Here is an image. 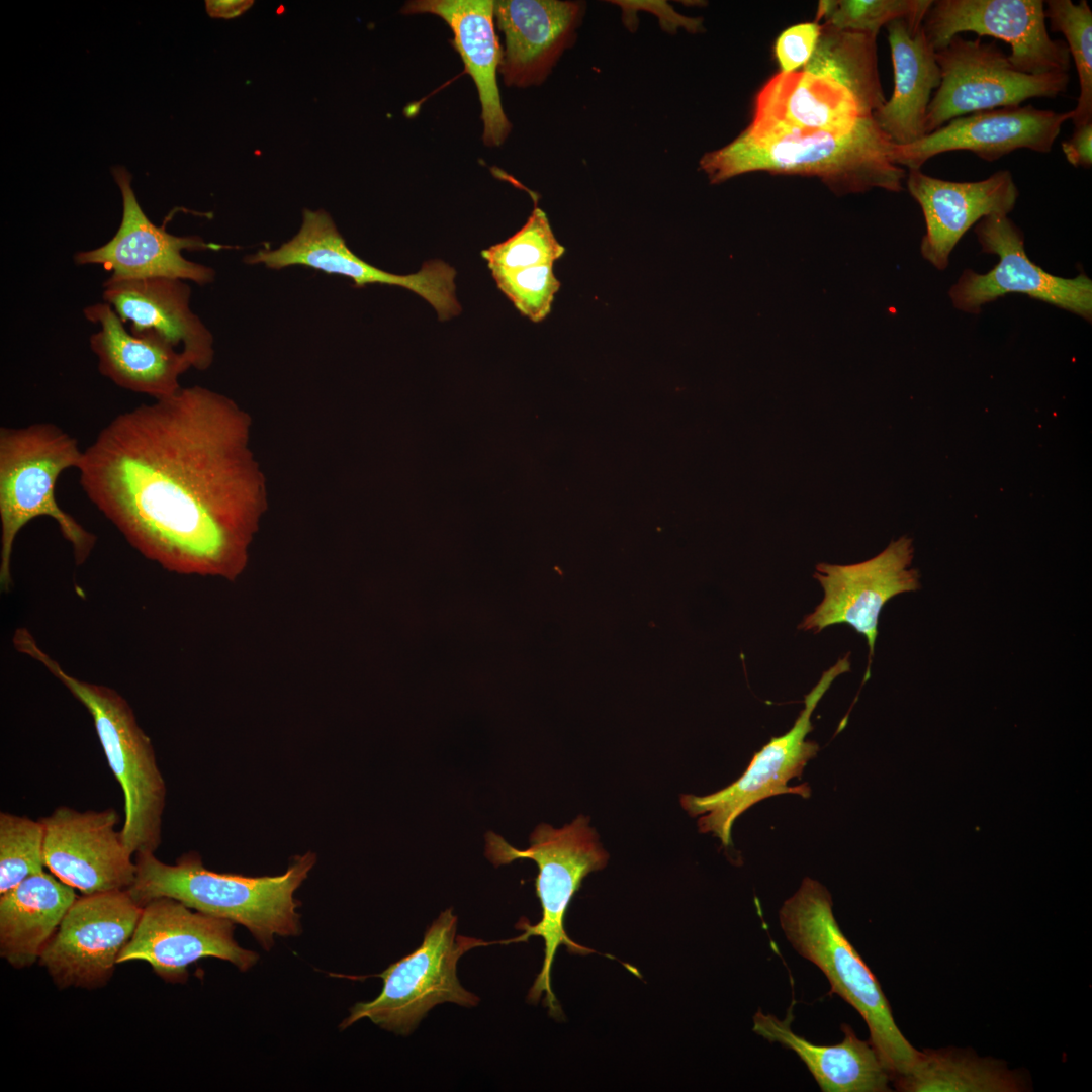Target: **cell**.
Masks as SVG:
<instances>
[{
  "instance_id": "cell-1",
  "label": "cell",
  "mask_w": 1092,
  "mask_h": 1092,
  "mask_svg": "<svg viewBox=\"0 0 1092 1092\" xmlns=\"http://www.w3.org/2000/svg\"><path fill=\"white\" fill-rule=\"evenodd\" d=\"M252 418L194 385L120 413L83 450L87 498L145 558L235 580L268 508Z\"/></svg>"
},
{
  "instance_id": "cell-2",
  "label": "cell",
  "mask_w": 1092,
  "mask_h": 1092,
  "mask_svg": "<svg viewBox=\"0 0 1092 1092\" xmlns=\"http://www.w3.org/2000/svg\"><path fill=\"white\" fill-rule=\"evenodd\" d=\"M894 143L872 118L849 132L750 124L700 168L711 183L764 171L819 178L837 194L903 190L905 170L892 160Z\"/></svg>"
},
{
  "instance_id": "cell-3",
  "label": "cell",
  "mask_w": 1092,
  "mask_h": 1092,
  "mask_svg": "<svg viewBox=\"0 0 1092 1092\" xmlns=\"http://www.w3.org/2000/svg\"><path fill=\"white\" fill-rule=\"evenodd\" d=\"M316 862L308 851L294 856L277 876L248 877L206 869L197 852H187L168 864L154 852L135 854V878L127 889L142 907L153 899L169 897L189 908L245 926L267 951L274 936L301 932L300 902L294 892Z\"/></svg>"
},
{
  "instance_id": "cell-4",
  "label": "cell",
  "mask_w": 1092,
  "mask_h": 1092,
  "mask_svg": "<svg viewBox=\"0 0 1092 1092\" xmlns=\"http://www.w3.org/2000/svg\"><path fill=\"white\" fill-rule=\"evenodd\" d=\"M12 644L18 652L40 662L87 709L123 792L122 840L132 854L155 853L161 843L167 787L151 738L139 725L128 702L111 688L69 674L25 627L14 631Z\"/></svg>"
},
{
  "instance_id": "cell-5",
  "label": "cell",
  "mask_w": 1092,
  "mask_h": 1092,
  "mask_svg": "<svg viewBox=\"0 0 1092 1092\" xmlns=\"http://www.w3.org/2000/svg\"><path fill=\"white\" fill-rule=\"evenodd\" d=\"M785 936L794 949L817 966L837 994L863 1018L870 1041L892 1080L909 1072L918 1055L897 1026L879 981L840 929L832 898L818 881L806 877L779 911Z\"/></svg>"
},
{
  "instance_id": "cell-6",
  "label": "cell",
  "mask_w": 1092,
  "mask_h": 1092,
  "mask_svg": "<svg viewBox=\"0 0 1092 1092\" xmlns=\"http://www.w3.org/2000/svg\"><path fill=\"white\" fill-rule=\"evenodd\" d=\"M83 455L75 437L53 423L0 428V588L12 586L15 538L31 520L54 519L72 546L75 564L90 557L96 536L57 503L55 487L63 471L78 468Z\"/></svg>"
},
{
  "instance_id": "cell-7",
  "label": "cell",
  "mask_w": 1092,
  "mask_h": 1092,
  "mask_svg": "<svg viewBox=\"0 0 1092 1092\" xmlns=\"http://www.w3.org/2000/svg\"><path fill=\"white\" fill-rule=\"evenodd\" d=\"M588 822L587 817L579 815L570 824L558 829L541 824L531 834L530 846L526 849L513 847L493 832L485 835V856L495 867L524 858L538 866L535 886L542 907L541 920L534 925L522 920L523 923H519L517 928L524 930V933L513 940L523 942L531 936L543 938L544 961L529 991L528 1000L537 1002L545 993L546 1006L555 1018L562 1014L551 989V969L557 948L563 944L572 953L586 954L593 951L568 937L564 917L583 879L589 873L605 868L609 857Z\"/></svg>"
},
{
  "instance_id": "cell-8",
  "label": "cell",
  "mask_w": 1092,
  "mask_h": 1092,
  "mask_svg": "<svg viewBox=\"0 0 1092 1092\" xmlns=\"http://www.w3.org/2000/svg\"><path fill=\"white\" fill-rule=\"evenodd\" d=\"M456 931L457 917L452 909L441 912L421 945L378 975L383 980L380 994L352 1006L340 1029L367 1018L383 1029L406 1035L438 1004L476 1006L479 998L464 989L457 978V962L470 949L491 942Z\"/></svg>"
},
{
  "instance_id": "cell-9",
  "label": "cell",
  "mask_w": 1092,
  "mask_h": 1092,
  "mask_svg": "<svg viewBox=\"0 0 1092 1092\" xmlns=\"http://www.w3.org/2000/svg\"><path fill=\"white\" fill-rule=\"evenodd\" d=\"M850 670L849 653L825 670L819 681L805 696L804 708L793 727L785 734L772 737L754 753L748 767L731 785L706 796L682 795L680 804L698 820L702 833H713L724 846L732 843L731 830L734 821L756 803L783 794L808 798L811 789L807 784L790 787L788 782L800 778L807 762L817 755L819 745L806 740L813 730L812 714L837 676Z\"/></svg>"
},
{
  "instance_id": "cell-10",
  "label": "cell",
  "mask_w": 1092,
  "mask_h": 1092,
  "mask_svg": "<svg viewBox=\"0 0 1092 1092\" xmlns=\"http://www.w3.org/2000/svg\"><path fill=\"white\" fill-rule=\"evenodd\" d=\"M940 84L927 107L925 135L970 113L1017 106L1034 97L1067 91L1069 73L1031 75L1018 71L996 41L953 36L935 51Z\"/></svg>"
},
{
  "instance_id": "cell-11",
  "label": "cell",
  "mask_w": 1092,
  "mask_h": 1092,
  "mask_svg": "<svg viewBox=\"0 0 1092 1092\" xmlns=\"http://www.w3.org/2000/svg\"><path fill=\"white\" fill-rule=\"evenodd\" d=\"M975 234L982 251L994 254L998 262L987 273L965 270L949 289L953 306L967 313H979L983 305L1008 293H1022L1092 320V281L1085 274L1063 278L1033 263L1024 248L1021 230L1007 216L992 214L980 219Z\"/></svg>"
},
{
  "instance_id": "cell-12",
  "label": "cell",
  "mask_w": 1092,
  "mask_h": 1092,
  "mask_svg": "<svg viewBox=\"0 0 1092 1092\" xmlns=\"http://www.w3.org/2000/svg\"><path fill=\"white\" fill-rule=\"evenodd\" d=\"M142 911L127 889L77 897L43 948L40 965L59 988L104 985Z\"/></svg>"
},
{
  "instance_id": "cell-13",
  "label": "cell",
  "mask_w": 1092,
  "mask_h": 1092,
  "mask_svg": "<svg viewBox=\"0 0 1092 1092\" xmlns=\"http://www.w3.org/2000/svg\"><path fill=\"white\" fill-rule=\"evenodd\" d=\"M922 27L935 51L961 32L971 31L1009 44L1008 58L1022 73H1068L1071 67L1066 42L1049 35L1041 0H937Z\"/></svg>"
},
{
  "instance_id": "cell-14",
  "label": "cell",
  "mask_w": 1092,
  "mask_h": 1092,
  "mask_svg": "<svg viewBox=\"0 0 1092 1092\" xmlns=\"http://www.w3.org/2000/svg\"><path fill=\"white\" fill-rule=\"evenodd\" d=\"M912 558L911 540L901 537L879 555L860 563L818 564L813 577L822 586L824 597L798 628L819 633L829 626L846 624L863 635L869 647L866 682L871 675L883 607L899 594L920 588L919 574L910 567Z\"/></svg>"
},
{
  "instance_id": "cell-15",
  "label": "cell",
  "mask_w": 1092,
  "mask_h": 1092,
  "mask_svg": "<svg viewBox=\"0 0 1092 1092\" xmlns=\"http://www.w3.org/2000/svg\"><path fill=\"white\" fill-rule=\"evenodd\" d=\"M192 910L169 897L148 902L118 964L145 961L165 981L182 983L188 977L187 968L201 959L228 961L242 972L257 963L258 953L235 940L236 923Z\"/></svg>"
},
{
  "instance_id": "cell-16",
  "label": "cell",
  "mask_w": 1092,
  "mask_h": 1092,
  "mask_svg": "<svg viewBox=\"0 0 1092 1092\" xmlns=\"http://www.w3.org/2000/svg\"><path fill=\"white\" fill-rule=\"evenodd\" d=\"M112 174L122 196V218L115 235L105 244L79 251L77 265H99L110 272L109 280L164 277L206 285L214 281L215 270L186 259L183 251L221 250L222 245L205 242L198 236H175L152 222L140 206L131 187V176L123 167Z\"/></svg>"
},
{
  "instance_id": "cell-17",
  "label": "cell",
  "mask_w": 1092,
  "mask_h": 1092,
  "mask_svg": "<svg viewBox=\"0 0 1092 1092\" xmlns=\"http://www.w3.org/2000/svg\"><path fill=\"white\" fill-rule=\"evenodd\" d=\"M244 261L274 270L305 266L345 276L355 287L400 286L423 297L434 309L444 307L453 291L452 271L441 260L426 262L420 271L407 275L393 274L365 262L351 251L331 215L323 209H304L301 226L290 240L275 249H260L247 255Z\"/></svg>"
},
{
  "instance_id": "cell-18",
  "label": "cell",
  "mask_w": 1092,
  "mask_h": 1092,
  "mask_svg": "<svg viewBox=\"0 0 1092 1092\" xmlns=\"http://www.w3.org/2000/svg\"><path fill=\"white\" fill-rule=\"evenodd\" d=\"M118 819L113 808H56L40 818L46 868L83 895L128 889L136 866L120 830L115 829Z\"/></svg>"
},
{
  "instance_id": "cell-19",
  "label": "cell",
  "mask_w": 1092,
  "mask_h": 1092,
  "mask_svg": "<svg viewBox=\"0 0 1092 1092\" xmlns=\"http://www.w3.org/2000/svg\"><path fill=\"white\" fill-rule=\"evenodd\" d=\"M1067 120L1070 111L1030 104L978 111L951 119L911 144H894L891 156L900 167L920 169L932 157L952 151H969L989 162L1019 149L1049 153Z\"/></svg>"
},
{
  "instance_id": "cell-20",
  "label": "cell",
  "mask_w": 1092,
  "mask_h": 1092,
  "mask_svg": "<svg viewBox=\"0 0 1092 1092\" xmlns=\"http://www.w3.org/2000/svg\"><path fill=\"white\" fill-rule=\"evenodd\" d=\"M907 188L920 205L926 233L921 254L938 270H944L963 235L985 216L1007 215L1019 192L1011 173L1002 170L973 182H956L909 169Z\"/></svg>"
},
{
  "instance_id": "cell-21",
  "label": "cell",
  "mask_w": 1092,
  "mask_h": 1092,
  "mask_svg": "<svg viewBox=\"0 0 1092 1092\" xmlns=\"http://www.w3.org/2000/svg\"><path fill=\"white\" fill-rule=\"evenodd\" d=\"M84 316L99 326L89 338L99 372L115 385L162 399L182 386L179 377L192 368L188 357L152 332L132 333L106 302L86 306Z\"/></svg>"
},
{
  "instance_id": "cell-22",
  "label": "cell",
  "mask_w": 1092,
  "mask_h": 1092,
  "mask_svg": "<svg viewBox=\"0 0 1092 1092\" xmlns=\"http://www.w3.org/2000/svg\"><path fill=\"white\" fill-rule=\"evenodd\" d=\"M102 298L124 324H130V332L157 334L182 351L192 368L204 371L213 363L214 339L190 307L191 288L186 281L164 277L106 279Z\"/></svg>"
},
{
  "instance_id": "cell-23",
  "label": "cell",
  "mask_w": 1092,
  "mask_h": 1092,
  "mask_svg": "<svg viewBox=\"0 0 1092 1092\" xmlns=\"http://www.w3.org/2000/svg\"><path fill=\"white\" fill-rule=\"evenodd\" d=\"M582 5L557 0L494 1L505 36L499 72L507 86L538 85L575 38Z\"/></svg>"
},
{
  "instance_id": "cell-24",
  "label": "cell",
  "mask_w": 1092,
  "mask_h": 1092,
  "mask_svg": "<svg viewBox=\"0 0 1092 1092\" xmlns=\"http://www.w3.org/2000/svg\"><path fill=\"white\" fill-rule=\"evenodd\" d=\"M404 14L429 13L451 28L453 46L477 88L483 121V142L500 146L511 130L499 96L496 72L503 52L494 30V1L416 0L402 8Z\"/></svg>"
},
{
  "instance_id": "cell-25",
  "label": "cell",
  "mask_w": 1092,
  "mask_h": 1092,
  "mask_svg": "<svg viewBox=\"0 0 1092 1092\" xmlns=\"http://www.w3.org/2000/svg\"><path fill=\"white\" fill-rule=\"evenodd\" d=\"M874 114L834 81L803 70L778 73L759 90L753 123L849 132Z\"/></svg>"
},
{
  "instance_id": "cell-26",
  "label": "cell",
  "mask_w": 1092,
  "mask_h": 1092,
  "mask_svg": "<svg viewBox=\"0 0 1092 1092\" xmlns=\"http://www.w3.org/2000/svg\"><path fill=\"white\" fill-rule=\"evenodd\" d=\"M793 1019L792 1008L783 1020L758 1010L753 1016V1031L795 1052L823 1092L891 1091V1074L870 1039H859L844 1023L839 1043L815 1044L792 1030Z\"/></svg>"
},
{
  "instance_id": "cell-27",
  "label": "cell",
  "mask_w": 1092,
  "mask_h": 1092,
  "mask_svg": "<svg viewBox=\"0 0 1092 1092\" xmlns=\"http://www.w3.org/2000/svg\"><path fill=\"white\" fill-rule=\"evenodd\" d=\"M894 70V90L874 113L878 126L896 145H908L925 135V117L932 92L940 84L935 50L922 24L898 18L886 25Z\"/></svg>"
},
{
  "instance_id": "cell-28",
  "label": "cell",
  "mask_w": 1092,
  "mask_h": 1092,
  "mask_svg": "<svg viewBox=\"0 0 1092 1092\" xmlns=\"http://www.w3.org/2000/svg\"><path fill=\"white\" fill-rule=\"evenodd\" d=\"M77 896L44 871L0 895V953L12 967H30L58 929Z\"/></svg>"
},
{
  "instance_id": "cell-29",
  "label": "cell",
  "mask_w": 1092,
  "mask_h": 1092,
  "mask_svg": "<svg viewBox=\"0 0 1092 1092\" xmlns=\"http://www.w3.org/2000/svg\"><path fill=\"white\" fill-rule=\"evenodd\" d=\"M902 1092H1022L1029 1080L1001 1060L957 1048L918 1051L908 1073L892 1080Z\"/></svg>"
},
{
  "instance_id": "cell-30",
  "label": "cell",
  "mask_w": 1092,
  "mask_h": 1092,
  "mask_svg": "<svg viewBox=\"0 0 1092 1092\" xmlns=\"http://www.w3.org/2000/svg\"><path fill=\"white\" fill-rule=\"evenodd\" d=\"M821 26L816 49L801 70L834 81L874 114L886 101L878 72L877 36Z\"/></svg>"
},
{
  "instance_id": "cell-31",
  "label": "cell",
  "mask_w": 1092,
  "mask_h": 1092,
  "mask_svg": "<svg viewBox=\"0 0 1092 1092\" xmlns=\"http://www.w3.org/2000/svg\"><path fill=\"white\" fill-rule=\"evenodd\" d=\"M1045 3L1050 28L1064 34L1078 74L1080 91L1076 107L1070 110V120L1074 127L1092 122V11L1085 0Z\"/></svg>"
},
{
  "instance_id": "cell-32",
  "label": "cell",
  "mask_w": 1092,
  "mask_h": 1092,
  "mask_svg": "<svg viewBox=\"0 0 1092 1092\" xmlns=\"http://www.w3.org/2000/svg\"><path fill=\"white\" fill-rule=\"evenodd\" d=\"M933 0H822L815 21L840 30L877 36L882 26L905 18L921 25Z\"/></svg>"
},
{
  "instance_id": "cell-33",
  "label": "cell",
  "mask_w": 1092,
  "mask_h": 1092,
  "mask_svg": "<svg viewBox=\"0 0 1092 1092\" xmlns=\"http://www.w3.org/2000/svg\"><path fill=\"white\" fill-rule=\"evenodd\" d=\"M43 839L40 819L0 813V895L44 871Z\"/></svg>"
},
{
  "instance_id": "cell-34",
  "label": "cell",
  "mask_w": 1092,
  "mask_h": 1092,
  "mask_svg": "<svg viewBox=\"0 0 1092 1092\" xmlns=\"http://www.w3.org/2000/svg\"><path fill=\"white\" fill-rule=\"evenodd\" d=\"M565 253L555 238L546 213L535 207L527 222L512 237L481 251L490 272L554 264Z\"/></svg>"
},
{
  "instance_id": "cell-35",
  "label": "cell",
  "mask_w": 1092,
  "mask_h": 1092,
  "mask_svg": "<svg viewBox=\"0 0 1092 1092\" xmlns=\"http://www.w3.org/2000/svg\"><path fill=\"white\" fill-rule=\"evenodd\" d=\"M491 275L498 289L522 315L539 323L550 313L560 288L552 264L496 271Z\"/></svg>"
},
{
  "instance_id": "cell-36",
  "label": "cell",
  "mask_w": 1092,
  "mask_h": 1092,
  "mask_svg": "<svg viewBox=\"0 0 1092 1092\" xmlns=\"http://www.w3.org/2000/svg\"><path fill=\"white\" fill-rule=\"evenodd\" d=\"M817 21L799 23L785 29L775 43V56L780 73L801 70L813 55L821 34Z\"/></svg>"
},
{
  "instance_id": "cell-37",
  "label": "cell",
  "mask_w": 1092,
  "mask_h": 1092,
  "mask_svg": "<svg viewBox=\"0 0 1092 1092\" xmlns=\"http://www.w3.org/2000/svg\"><path fill=\"white\" fill-rule=\"evenodd\" d=\"M1068 162L1074 167L1090 168L1092 165V122L1074 127L1072 136L1062 143Z\"/></svg>"
},
{
  "instance_id": "cell-38",
  "label": "cell",
  "mask_w": 1092,
  "mask_h": 1092,
  "mask_svg": "<svg viewBox=\"0 0 1092 1092\" xmlns=\"http://www.w3.org/2000/svg\"><path fill=\"white\" fill-rule=\"evenodd\" d=\"M253 3L252 0H208L205 6L211 17L231 19L242 15Z\"/></svg>"
}]
</instances>
